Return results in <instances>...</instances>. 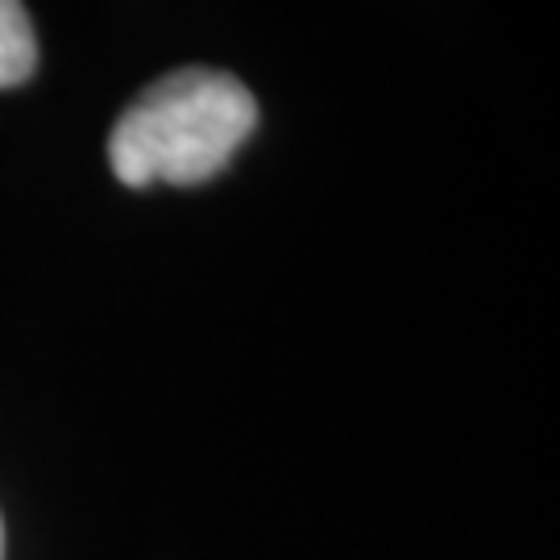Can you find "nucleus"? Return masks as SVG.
<instances>
[{"mask_svg": "<svg viewBox=\"0 0 560 560\" xmlns=\"http://www.w3.org/2000/svg\"><path fill=\"white\" fill-rule=\"evenodd\" d=\"M38 67V38L34 21L21 0H0V92L21 88Z\"/></svg>", "mask_w": 560, "mask_h": 560, "instance_id": "f03ea898", "label": "nucleus"}, {"mask_svg": "<svg viewBox=\"0 0 560 560\" xmlns=\"http://www.w3.org/2000/svg\"><path fill=\"white\" fill-rule=\"evenodd\" d=\"M258 129L254 92L212 67H183L141 88L108 133V166L125 187H200Z\"/></svg>", "mask_w": 560, "mask_h": 560, "instance_id": "f257e3e1", "label": "nucleus"}, {"mask_svg": "<svg viewBox=\"0 0 560 560\" xmlns=\"http://www.w3.org/2000/svg\"><path fill=\"white\" fill-rule=\"evenodd\" d=\"M0 560H4V527H0Z\"/></svg>", "mask_w": 560, "mask_h": 560, "instance_id": "7ed1b4c3", "label": "nucleus"}]
</instances>
